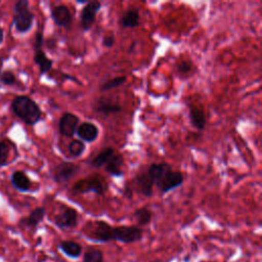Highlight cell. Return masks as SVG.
<instances>
[{
    "label": "cell",
    "instance_id": "6da1fadb",
    "mask_svg": "<svg viewBox=\"0 0 262 262\" xmlns=\"http://www.w3.org/2000/svg\"><path fill=\"white\" fill-rule=\"evenodd\" d=\"M11 111L25 124L36 125L42 116V111L35 100L27 95H18L11 101Z\"/></svg>",
    "mask_w": 262,
    "mask_h": 262
},
{
    "label": "cell",
    "instance_id": "7a4b0ae2",
    "mask_svg": "<svg viewBox=\"0 0 262 262\" xmlns=\"http://www.w3.org/2000/svg\"><path fill=\"white\" fill-rule=\"evenodd\" d=\"M13 25L18 33H27L32 29L34 14L29 9L27 0H19L13 6Z\"/></svg>",
    "mask_w": 262,
    "mask_h": 262
},
{
    "label": "cell",
    "instance_id": "3957f363",
    "mask_svg": "<svg viewBox=\"0 0 262 262\" xmlns=\"http://www.w3.org/2000/svg\"><path fill=\"white\" fill-rule=\"evenodd\" d=\"M72 190L76 194L93 192L98 195H103L107 190V184L103 181L101 177L93 176L76 182L73 185Z\"/></svg>",
    "mask_w": 262,
    "mask_h": 262
},
{
    "label": "cell",
    "instance_id": "277c9868",
    "mask_svg": "<svg viewBox=\"0 0 262 262\" xmlns=\"http://www.w3.org/2000/svg\"><path fill=\"white\" fill-rule=\"evenodd\" d=\"M183 180L184 177L180 171H173L172 168L169 167L155 184L159 188L161 193H167L182 185Z\"/></svg>",
    "mask_w": 262,
    "mask_h": 262
},
{
    "label": "cell",
    "instance_id": "5b68a950",
    "mask_svg": "<svg viewBox=\"0 0 262 262\" xmlns=\"http://www.w3.org/2000/svg\"><path fill=\"white\" fill-rule=\"evenodd\" d=\"M143 229L136 225H121L114 227V241L123 244H133L142 239Z\"/></svg>",
    "mask_w": 262,
    "mask_h": 262
},
{
    "label": "cell",
    "instance_id": "8992f818",
    "mask_svg": "<svg viewBox=\"0 0 262 262\" xmlns=\"http://www.w3.org/2000/svg\"><path fill=\"white\" fill-rule=\"evenodd\" d=\"M100 7L101 3L99 1H88L82 8L80 13V27L84 32L89 31L92 28Z\"/></svg>",
    "mask_w": 262,
    "mask_h": 262
},
{
    "label": "cell",
    "instance_id": "52a82bcc",
    "mask_svg": "<svg viewBox=\"0 0 262 262\" xmlns=\"http://www.w3.org/2000/svg\"><path fill=\"white\" fill-rule=\"evenodd\" d=\"M88 238L99 243L112 242L114 241V226L103 220L95 221Z\"/></svg>",
    "mask_w": 262,
    "mask_h": 262
},
{
    "label": "cell",
    "instance_id": "ba28073f",
    "mask_svg": "<svg viewBox=\"0 0 262 262\" xmlns=\"http://www.w3.org/2000/svg\"><path fill=\"white\" fill-rule=\"evenodd\" d=\"M80 170V167L73 162H61L52 170V177L57 183H64L71 180Z\"/></svg>",
    "mask_w": 262,
    "mask_h": 262
},
{
    "label": "cell",
    "instance_id": "9c48e42d",
    "mask_svg": "<svg viewBox=\"0 0 262 262\" xmlns=\"http://www.w3.org/2000/svg\"><path fill=\"white\" fill-rule=\"evenodd\" d=\"M79 214L78 211L72 207L66 206L57 215L54 217V224L60 229L74 228L78 224Z\"/></svg>",
    "mask_w": 262,
    "mask_h": 262
},
{
    "label": "cell",
    "instance_id": "30bf717a",
    "mask_svg": "<svg viewBox=\"0 0 262 262\" xmlns=\"http://www.w3.org/2000/svg\"><path fill=\"white\" fill-rule=\"evenodd\" d=\"M80 119L77 115L67 112L62 114L58 121V131L61 135L67 137H72L76 133L79 126Z\"/></svg>",
    "mask_w": 262,
    "mask_h": 262
},
{
    "label": "cell",
    "instance_id": "8fae6325",
    "mask_svg": "<svg viewBox=\"0 0 262 262\" xmlns=\"http://www.w3.org/2000/svg\"><path fill=\"white\" fill-rule=\"evenodd\" d=\"M51 18L53 23L60 28L69 27L73 20L71 10L63 4L57 5L51 9Z\"/></svg>",
    "mask_w": 262,
    "mask_h": 262
},
{
    "label": "cell",
    "instance_id": "7c38bea8",
    "mask_svg": "<svg viewBox=\"0 0 262 262\" xmlns=\"http://www.w3.org/2000/svg\"><path fill=\"white\" fill-rule=\"evenodd\" d=\"M98 133L97 126L92 122L87 121L81 123L76 130V134L83 142H93L97 138Z\"/></svg>",
    "mask_w": 262,
    "mask_h": 262
},
{
    "label": "cell",
    "instance_id": "4fadbf2b",
    "mask_svg": "<svg viewBox=\"0 0 262 262\" xmlns=\"http://www.w3.org/2000/svg\"><path fill=\"white\" fill-rule=\"evenodd\" d=\"M46 211L43 207H37L31 213L19 220V226L30 229H35L43 221Z\"/></svg>",
    "mask_w": 262,
    "mask_h": 262
},
{
    "label": "cell",
    "instance_id": "5bb4252c",
    "mask_svg": "<svg viewBox=\"0 0 262 262\" xmlns=\"http://www.w3.org/2000/svg\"><path fill=\"white\" fill-rule=\"evenodd\" d=\"M188 117H189L191 125L195 129L203 130L205 128V126H206V116H205L204 108L201 104H199V103L189 104Z\"/></svg>",
    "mask_w": 262,
    "mask_h": 262
},
{
    "label": "cell",
    "instance_id": "9a60e30c",
    "mask_svg": "<svg viewBox=\"0 0 262 262\" xmlns=\"http://www.w3.org/2000/svg\"><path fill=\"white\" fill-rule=\"evenodd\" d=\"M58 249L68 257L70 258H79L82 255V246L75 242V241H71V239H62L58 243Z\"/></svg>",
    "mask_w": 262,
    "mask_h": 262
},
{
    "label": "cell",
    "instance_id": "2e32d148",
    "mask_svg": "<svg viewBox=\"0 0 262 262\" xmlns=\"http://www.w3.org/2000/svg\"><path fill=\"white\" fill-rule=\"evenodd\" d=\"M11 184L12 186L21 192H26L29 191L31 188V180L30 178L27 176V174L24 171L20 170H16L12 173L11 177Z\"/></svg>",
    "mask_w": 262,
    "mask_h": 262
},
{
    "label": "cell",
    "instance_id": "e0dca14e",
    "mask_svg": "<svg viewBox=\"0 0 262 262\" xmlns=\"http://www.w3.org/2000/svg\"><path fill=\"white\" fill-rule=\"evenodd\" d=\"M124 164V159L123 156L120 154H115L111 157V159L108 160V162L106 163L105 167V171L114 176V177H121L124 172L122 170V166Z\"/></svg>",
    "mask_w": 262,
    "mask_h": 262
},
{
    "label": "cell",
    "instance_id": "ac0fdd59",
    "mask_svg": "<svg viewBox=\"0 0 262 262\" xmlns=\"http://www.w3.org/2000/svg\"><path fill=\"white\" fill-rule=\"evenodd\" d=\"M135 184L139 191L146 198H149L152 195V187H154V182L147 175V173H140L137 174L134 178Z\"/></svg>",
    "mask_w": 262,
    "mask_h": 262
},
{
    "label": "cell",
    "instance_id": "d6986e66",
    "mask_svg": "<svg viewBox=\"0 0 262 262\" xmlns=\"http://www.w3.org/2000/svg\"><path fill=\"white\" fill-rule=\"evenodd\" d=\"M139 20H140V15L138 10L130 8L121 15L119 19V24L124 29L136 28L139 26Z\"/></svg>",
    "mask_w": 262,
    "mask_h": 262
},
{
    "label": "cell",
    "instance_id": "ffe728a7",
    "mask_svg": "<svg viewBox=\"0 0 262 262\" xmlns=\"http://www.w3.org/2000/svg\"><path fill=\"white\" fill-rule=\"evenodd\" d=\"M34 61L39 67V71H40L41 75H44V74L48 73L52 69L53 60L48 58L46 53L42 49L35 50Z\"/></svg>",
    "mask_w": 262,
    "mask_h": 262
},
{
    "label": "cell",
    "instance_id": "44dd1931",
    "mask_svg": "<svg viewBox=\"0 0 262 262\" xmlns=\"http://www.w3.org/2000/svg\"><path fill=\"white\" fill-rule=\"evenodd\" d=\"M115 150L112 147H106L99 151L90 162V165L94 168H101L106 165L111 157L114 155Z\"/></svg>",
    "mask_w": 262,
    "mask_h": 262
},
{
    "label": "cell",
    "instance_id": "7402d4cb",
    "mask_svg": "<svg viewBox=\"0 0 262 262\" xmlns=\"http://www.w3.org/2000/svg\"><path fill=\"white\" fill-rule=\"evenodd\" d=\"M133 217H134L138 227H141V226L147 225L151 221L152 214H151V211L148 208L141 207V208H138L134 211Z\"/></svg>",
    "mask_w": 262,
    "mask_h": 262
},
{
    "label": "cell",
    "instance_id": "603a6c76",
    "mask_svg": "<svg viewBox=\"0 0 262 262\" xmlns=\"http://www.w3.org/2000/svg\"><path fill=\"white\" fill-rule=\"evenodd\" d=\"M95 111L104 116H108L111 114H117L122 111V106L118 103L101 101L95 106Z\"/></svg>",
    "mask_w": 262,
    "mask_h": 262
},
{
    "label": "cell",
    "instance_id": "cb8c5ba5",
    "mask_svg": "<svg viewBox=\"0 0 262 262\" xmlns=\"http://www.w3.org/2000/svg\"><path fill=\"white\" fill-rule=\"evenodd\" d=\"M83 262H103V253L100 249L89 247L83 254Z\"/></svg>",
    "mask_w": 262,
    "mask_h": 262
},
{
    "label": "cell",
    "instance_id": "d4e9b609",
    "mask_svg": "<svg viewBox=\"0 0 262 262\" xmlns=\"http://www.w3.org/2000/svg\"><path fill=\"white\" fill-rule=\"evenodd\" d=\"M126 81H127V77L126 76H118V77L112 78V79L107 80L106 82H104L100 86V90L101 91H108L111 89L118 88V87L122 86L123 84H125Z\"/></svg>",
    "mask_w": 262,
    "mask_h": 262
},
{
    "label": "cell",
    "instance_id": "484cf974",
    "mask_svg": "<svg viewBox=\"0 0 262 262\" xmlns=\"http://www.w3.org/2000/svg\"><path fill=\"white\" fill-rule=\"evenodd\" d=\"M85 148H86L85 143L80 139H74L69 144V152L74 158H78L82 156L83 152L85 151Z\"/></svg>",
    "mask_w": 262,
    "mask_h": 262
},
{
    "label": "cell",
    "instance_id": "4316f807",
    "mask_svg": "<svg viewBox=\"0 0 262 262\" xmlns=\"http://www.w3.org/2000/svg\"><path fill=\"white\" fill-rule=\"evenodd\" d=\"M193 68V63L190 59H181L176 63V71L180 76L188 75Z\"/></svg>",
    "mask_w": 262,
    "mask_h": 262
},
{
    "label": "cell",
    "instance_id": "83f0119b",
    "mask_svg": "<svg viewBox=\"0 0 262 262\" xmlns=\"http://www.w3.org/2000/svg\"><path fill=\"white\" fill-rule=\"evenodd\" d=\"M16 83V77L12 71L5 70L0 73V84L4 86H12Z\"/></svg>",
    "mask_w": 262,
    "mask_h": 262
},
{
    "label": "cell",
    "instance_id": "f1b7e54d",
    "mask_svg": "<svg viewBox=\"0 0 262 262\" xmlns=\"http://www.w3.org/2000/svg\"><path fill=\"white\" fill-rule=\"evenodd\" d=\"M10 147L6 141H0V167H3L7 164L9 158Z\"/></svg>",
    "mask_w": 262,
    "mask_h": 262
},
{
    "label": "cell",
    "instance_id": "f546056e",
    "mask_svg": "<svg viewBox=\"0 0 262 262\" xmlns=\"http://www.w3.org/2000/svg\"><path fill=\"white\" fill-rule=\"evenodd\" d=\"M44 36L42 32H37L34 38V50H39L42 49V46L44 44Z\"/></svg>",
    "mask_w": 262,
    "mask_h": 262
},
{
    "label": "cell",
    "instance_id": "4dcf8cb0",
    "mask_svg": "<svg viewBox=\"0 0 262 262\" xmlns=\"http://www.w3.org/2000/svg\"><path fill=\"white\" fill-rule=\"evenodd\" d=\"M115 36L113 34H108V35H105L102 39V45L106 48H112L115 44Z\"/></svg>",
    "mask_w": 262,
    "mask_h": 262
},
{
    "label": "cell",
    "instance_id": "1f68e13d",
    "mask_svg": "<svg viewBox=\"0 0 262 262\" xmlns=\"http://www.w3.org/2000/svg\"><path fill=\"white\" fill-rule=\"evenodd\" d=\"M3 40H4V33H3V30L0 28V45L3 43Z\"/></svg>",
    "mask_w": 262,
    "mask_h": 262
},
{
    "label": "cell",
    "instance_id": "d6a6232c",
    "mask_svg": "<svg viewBox=\"0 0 262 262\" xmlns=\"http://www.w3.org/2000/svg\"><path fill=\"white\" fill-rule=\"evenodd\" d=\"M135 45H136V42H133V44H132V46H130V48H129V51H128V52H129V53H130V52H131V51H132V50H133V48H134V46H135Z\"/></svg>",
    "mask_w": 262,
    "mask_h": 262
},
{
    "label": "cell",
    "instance_id": "836d02e7",
    "mask_svg": "<svg viewBox=\"0 0 262 262\" xmlns=\"http://www.w3.org/2000/svg\"><path fill=\"white\" fill-rule=\"evenodd\" d=\"M151 262H161L160 260H154V261H151Z\"/></svg>",
    "mask_w": 262,
    "mask_h": 262
}]
</instances>
